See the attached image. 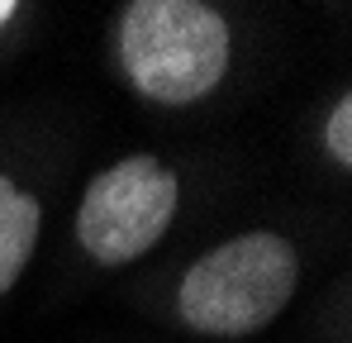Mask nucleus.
I'll return each mask as SVG.
<instances>
[{"mask_svg":"<svg viewBox=\"0 0 352 343\" xmlns=\"http://www.w3.org/2000/svg\"><path fill=\"white\" fill-rule=\"evenodd\" d=\"M295 282H300L295 243L272 229H252L190 262L176 291V310L195 334L248 339L291 305Z\"/></svg>","mask_w":352,"mask_h":343,"instance_id":"nucleus-1","label":"nucleus"},{"mask_svg":"<svg viewBox=\"0 0 352 343\" xmlns=\"http://www.w3.org/2000/svg\"><path fill=\"white\" fill-rule=\"evenodd\" d=\"M129 81L157 105H190L229 72V24L200 0H133L119 19Z\"/></svg>","mask_w":352,"mask_h":343,"instance_id":"nucleus-2","label":"nucleus"},{"mask_svg":"<svg viewBox=\"0 0 352 343\" xmlns=\"http://www.w3.org/2000/svg\"><path fill=\"white\" fill-rule=\"evenodd\" d=\"M176 172L148 153L105 167L81 196L76 243L100 267H124L162 243L176 215Z\"/></svg>","mask_w":352,"mask_h":343,"instance_id":"nucleus-3","label":"nucleus"},{"mask_svg":"<svg viewBox=\"0 0 352 343\" xmlns=\"http://www.w3.org/2000/svg\"><path fill=\"white\" fill-rule=\"evenodd\" d=\"M38 200L29 191H19L5 172H0V295L19 282V272L29 267L34 258V243H38Z\"/></svg>","mask_w":352,"mask_h":343,"instance_id":"nucleus-4","label":"nucleus"},{"mask_svg":"<svg viewBox=\"0 0 352 343\" xmlns=\"http://www.w3.org/2000/svg\"><path fill=\"white\" fill-rule=\"evenodd\" d=\"M324 148L333 163H343V167L352 163V96H338V105L324 124Z\"/></svg>","mask_w":352,"mask_h":343,"instance_id":"nucleus-5","label":"nucleus"},{"mask_svg":"<svg viewBox=\"0 0 352 343\" xmlns=\"http://www.w3.org/2000/svg\"><path fill=\"white\" fill-rule=\"evenodd\" d=\"M14 14H19V5H14V0H0V29H5Z\"/></svg>","mask_w":352,"mask_h":343,"instance_id":"nucleus-6","label":"nucleus"}]
</instances>
